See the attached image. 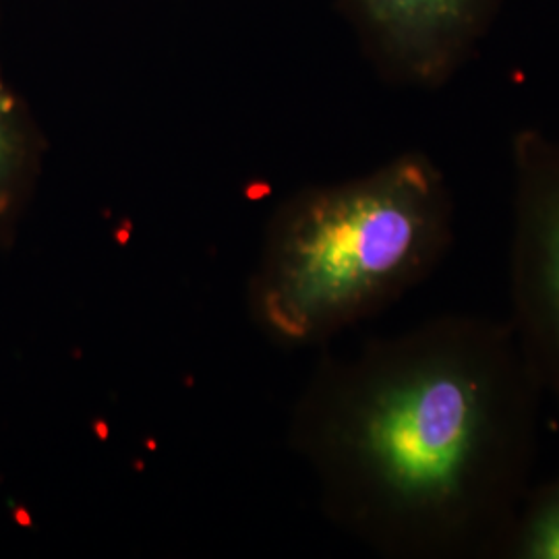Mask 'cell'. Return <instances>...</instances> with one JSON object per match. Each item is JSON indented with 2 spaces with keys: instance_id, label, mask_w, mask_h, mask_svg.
Wrapping results in <instances>:
<instances>
[{
  "instance_id": "8992f818",
  "label": "cell",
  "mask_w": 559,
  "mask_h": 559,
  "mask_svg": "<svg viewBox=\"0 0 559 559\" xmlns=\"http://www.w3.org/2000/svg\"><path fill=\"white\" fill-rule=\"evenodd\" d=\"M500 559H559V473L528 489Z\"/></svg>"
},
{
  "instance_id": "3957f363",
  "label": "cell",
  "mask_w": 559,
  "mask_h": 559,
  "mask_svg": "<svg viewBox=\"0 0 559 559\" xmlns=\"http://www.w3.org/2000/svg\"><path fill=\"white\" fill-rule=\"evenodd\" d=\"M510 328L545 392L559 396V140L520 129L510 145Z\"/></svg>"
},
{
  "instance_id": "277c9868",
  "label": "cell",
  "mask_w": 559,
  "mask_h": 559,
  "mask_svg": "<svg viewBox=\"0 0 559 559\" xmlns=\"http://www.w3.org/2000/svg\"><path fill=\"white\" fill-rule=\"evenodd\" d=\"M383 80L438 90L475 57L503 0H336Z\"/></svg>"
},
{
  "instance_id": "6da1fadb",
  "label": "cell",
  "mask_w": 559,
  "mask_h": 559,
  "mask_svg": "<svg viewBox=\"0 0 559 559\" xmlns=\"http://www.w3.org/2000/svg\"><path fill=\"white\" fill-rule=\"evenodd\" d=\"M545 390L508 321L443 313L325 360L297 445L332 519L408 559H500L533 487Z\"/></svg>"
},
{
  "instance_id": "7a4b0ae2",
  "label": "cell",
  "mask_w": 559,
  "mask_h": 559,
  "mask_svg": "<svg viewBox=\"0 0 559 559\" xmlns=\"http://www.w3.org/2000/svg\"><path fill=\"white\" fill-rule=\"evenodd\" d=\"M454 240L450 182L423 152L305 189L272 224L253 286L258 318L288 344L332 338L429 278Z\"/></svg>"
},
{
  "instance_id": "5b68a950",
  "label": "cell",
  "mask_w": 559,
  "mask_h": 559,
  "mask_svg": "<svg viewBox=\"0 0 559 559\" xmlns=\"http://www.w3.org/2000/svg\"><path fill=\"white\" fill-rule=\"evenodd\" d=\"M41 156L40 129L0 62V237L11 230L29 200Z\"/></svg>"
}]
</instances>
